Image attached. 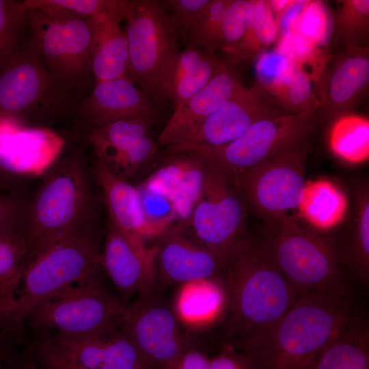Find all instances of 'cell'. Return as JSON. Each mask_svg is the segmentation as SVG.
Here are the masks:
<instances>
[{
  "mask_svg": "<svg viewBox=\"0 0 369 369\" xmlns=\"http://www.w3.org/2000/svg\"><path fill=\"white\" fill-rule=\"evenodd\" d=\"M353 316L344 288L313 292L267 329L235 344L253 369H310Z\"/></svg>",
  "mask_w": 369,
  "mask_h": 369,
  "instance_id": "1",
  "label": "cell"
},
{
  "mask_svg": "<svg viewBox=\"0 0 369 369\" xmlns=\"http://www.w3.org/2000/svg\"><path fill=\"white\" fill-rule=\"evenodd\" d=\"M220 280L230 311L228 336L234 344L274 324L301 297L264 245L248 238L226 258Z\"/></svg>",
  "mask_w": 369,
  "mask_h": 369,
  "instance_id": "2",
  "label": "cell"
},
{
  "mask_svg": "<svg viewBox=\"0 0 369 369\" xmlns=\"http://www.w3.org/2000/svg\"><path fill=\"white\" fill-rule=\"evenodd\" d=\"M100 235L95 223L55 242L0 286V329H18L31 311L64 286L98 271Z\"/></svg>",
  "mask_w": 369,
  "mask_h": 369,
  "instance_id": "3",
  "label": "cell"
},
{
  "mask_svg": "<svg viewBox=\"0 0 369 369\" xmlns=\"http://www.w3.org/2000/svg\"><path fill=\"white\" fill-rule=\"evenodd\" d=\"M28 210L25 264L68 234L96 223L97 210L83 152L60 156L44 175Z\"/></svg>",
  "mask_w": 369,
  "mask_h": 369,
  "instance_id": "4",
  "label": "cell"
},
{
  "mask_svg": "<svg viewBox=\"0 0 369 369\" xmlns=\"http://www.w3.org/2000/svg\"><path fill=\"white\" fill-rule=\"evenodd\" d=\"M86 93L55 75L31 37L0 72V115L46 127L74 117Z\"/></svg>",
  "mask_w": 369,
  "mask_h": 369,
  "instance_id": "5",
  "label": "cell"
},
{
  "mask_svg": "<svg viewBox=\"0 0 369 369\" xmlns=\"http://www.w3.org/2000/svg\"><path fill=\"white\" fill-rule=\"evenodd\" d=\"M316 126V113L313 112L270 117L255 122L226 145L190 148L179 153L202 158L232 180L271 160L308 147Z\"/></svg>",
  "mask_w": 369,
  "mask_h": 369,
  "instance_id": "6",
  "label": "cell"
},
{
  "mask_svg": "<svg viewBox=\"0 0 369 369\" xmlns=\"http://www.w3.org/2000/svg\"><path fill=\"white\" fill-rule=\"evenodd\" d=\"M26 14L31 37L47 68L86 93L94 79L92 16L53 8L28 10Z\"/></svg>",
  "mask_w": 369,
  "mask_h": 369,
  "instance_id": "7",
  "label": "cell"
},
{
  "mask_svg": "<svg viewBox=\"0 0 369 369\" xmlns=\"http://www.w3.org/2000/svg\"><path fill=\"white\" fill-rule=\"evenodd\" d=\"M274 225L262 244L301 296L344 288L338 256L326 240L290 216Z\"/></svg>",
  "mask_w": 369,
  "mask_h": 369,
  "instance_id": "8",
  "label": "cell"
},
{
  "mask_svg": "<svg viewBox=\"0 0 369 369\" xmlns=\"http://www.w3.org/2000/svg\"><path fill=\"white\" fill-rule=\"evenodd\" d=\"M128 46V77L157 101L160 74L179 51V36L167 10L158 0H121Z\"/></svg>",
  "mask_w": 369,
  "mask_h": 369,
  "instance_id": "9",
  "label": "cell"
},
{
  "mask_svg": "<svg viewBox=\"0 0 369 369\" xmlns=\"http://www.w3.org/2000/svg\"><path fill=\"white\" fill-rule=\"evenodd\" d=\"M124 306L101 284L97 271L45 298L27 320L38 328L55 329L59 334L81 336L115 323Z\"/></svg>",
  "mask_w": 369,
  "mask_h": 369,
  "instance_id": "10",
  "label": "cell"
},
{
  "mask_svg": "<svg viewBox=\"0 0 369 369\" xmlns=\"http://www.w3.org/2000/svg\"><path fill=\"white\" fill-rule=\"evenodd\" d=\"M206 164L203 189L188 228L198 243L226 260L247 238L245 200L232 180Z\"/></svg>",
  "mask_w": 369,
  "mask_h": 369,
  "instance_id": "11",
  "label": "cell"
},
{
  "mask_svg": "<svg viewBox=\"0 0 369 369\" xmlns=\"http://www.w3.org/2000/svg\"><path fill=\"white\" fill-rule=\"evenodd\" d=\"M308 150L275 159L230 180L256 212L276 224L303 200Z\"/></svg>",
  "mask_w": 369,
  "mask_h": 369,
  "instance_id": "12",
  "label": "cell"
},
{
  "mask_svg": "<svg viewBox=\"0 0 369 369\" xmlns=\"http://www.w3.org/2000/svg\"><path fill=\"white\" fill-rule=\"evenodd\" d=\"M289 113L257 83L245 86L240 79L229 99L210 115L186 141L168 146L177 154L195 148H213L226 145L243 133L255 122Z\"/></svg>",
  "mask_w": 369,
  "mask_h": 369,
  "instance_id": "13",
  "label": "cell"
},
{
  "mask_svg": "<svg viewBox=\"0 0 369 369\" xmlns=\"http://www.w3.org/2000/svg\"><path fill=\"white\" fill-rule=\"evenodd\" d=\"M118 323L154 369L161 368L190 348L182 337L175 313L155 301L141 298L125 305Z\"/></svg>",
  "mask_w": 369,
  "mask_h": 369,
  "instance_id": "14",
  "label": "cell"
},
{
  "mask_svg": "<svg viewBox=\"0 0 369 369\" xmlns=\"http://www.w3.org/2000/svg\"><path fill=\"white\" fill-rule=\"evenodd\" d=\"M151 124L139 118L116 120L89 128L85 139L96 161L129 182L156 154Z\"/></svg>",
  "mask_w": 369,
  "mask_h": 369,
  "instance_id": "15",
  "label": "cell"
},
{
  "mask_svg": "<svg viewBox=\"0 0 369 369\" xmlns=\"http://www.w3.org/2000/svg\"><path fill=\"white\" fill-rule=\"evenodd\" d=\"M64 146L63 136L51 128L29 126L0 115V174L3 176H43L62 155Z\"/></svg>",
  "mask_w": 369,
  "mask_h": 369,
  "instance_id": "16",
  "label": "cell"
},
{
  "mask_svg": "<svg viewBox=\"0 0 369 369\" xmlns=\"http://www.w3.org/2000/svg\"><path fill=\"white\" fill-rule=\"evenodd\" d=\"M369 85V46L344 50L331 57L314 83L318 109L329 123L352 111L366 97Z\"/></svg>",
  "mask_w": 369,
  "mask_h": 369,
  "instance_id": "17",
  "label": "cell"
},
{
  "mask_svg": "<svg viewBox=\"0 0 369 369\" xmlns=\"http://www.w3.org/2000/svg\"><path fill=\"white\" fill-rule=\"evenodd\" d=\"M156 246L148 247L109 220L105 247L100 252L102 266L124 298L146 293L154 282Z\"/></svg>",
  "mask_w": 369,
  "mask_h": 369,
  "instance_id": "18",
  "label": "cell"
},
{
  "mask_svg": "<svg viewBox=\"0 0 369 369\" xmlns=\"http://www.w3.org/2000/svg\"><path fill=\"white\" fill-rule=\"evenodd\" d=\"M154 102L128 78L94 83L74 118L88 128L132 118L153 123L158 117Z\"/></svg>",
  "mask_w": 369,
  "mask_h": 369,
  "instance_id": "19",
  "label": "cell"
},
{
  "mask_svg": "<svg viewBox=\"0 0 369 369\" xmlns=\"http://www.w3.org/2000/svg\"><path fill=\"white\" fill-rule=\"evenodd\" d=\"M53 340L62 351L90 369H154L120 328L118 321L88 334L57 333Z\"/></svg>",
  "mask_w": 369,
  "mask_h": 369,
  "instance_id": "20",
  "label": "cell"
},
{
  "mask_svg": "<svg viewBox=\"0 0 369 369\" xmlns=\"http://www.w3.org/2000/svg\"><path fill=\"white\" fill-rule=\"evenodd\" d=\"M141 184L167 197L174 204L178 223L174 228L184 232L188 228L205 182L207 164L197 156L178 153Z\"/></svg>",
  "mask_w": 369,
  "mask_h": 369,
  "instance_id": "21",
  "label": "cell"
},
{
  "mask_svg": "<svg viewBox=\"0 0 369 369\" xmlns=\"http://www.w3.org/2000/svg\"><path fill=\"white\" fill-rule=\"evenodd\" d=\"M160 238L156 246V263L167 280L184 284L220 279L226 262L222 257L174 228Z\"/></svg>",
  "mask_w": 369,
  "mask_h": 369,
  "instance_id": "22",
  "label": "cell"
},
{
  "mask_svg": "<svg viewBox=\"0 0 369 369\" xmlns=\"http://www.w3.org/2000/svg\"><path fill=\"white\" fill-rule=\"evenodd\" d=\"M226 66L216 53L186 45L164 66L156 86L158 100L167 99L176 109L206 86Z\"/></svg>",
  "mask_w": 369,
  "mask_h": 369,
  "instance_id": "23",
  "label": "cell"
},
{
  "mask_svg": "<svg viewBox=\"0 0 369 369\" xmlns=\"http://www.w3.org/2000/svg\"><path fill=\"white\" fill-rule=\"evenodd\" d=\"M238 80L234 68L226 64L206 86L174 109L159 137V143L170 146L189 139L229 99Z\"/></svg>",
  "mask_w": 369,
  "mask_h": 369,
  "instance_id": "24",
  "label": "cell"
},
{
  "mask_svg": "<svg viewBox=\"0 0 369 369\" xmlns=\"http://www.w3.org/2000/svg\"><path fill=\"white\" fill-rule=\"evenodd\" d=\"M121 0H112L104 11L92 16V71L95 83L128 78V46L120 26Z\"/></svg>",
  "mask_w": 369,
  "mask_h": 369,
  "instance_id": "25",
  "label": "cell"
},
{
  "mask_svg": "<svg viewBox=\"0 0 369 369\" xmlns=\"http://www.w3.org/2000/svg\"><path fill=\"white\" fill-rule=\"evenodd\" d=\"M94 174L102 191L109 220L145 241L154 238L144 215L137 187L113 174L97 161Z\"/></svg>",
  "mask_w": 369,
  "mask_h": 369,
  "instance_id": "26",
  "label": "cell"
},
{
  "mask_svg": "<svg viewBox=\"0 0 369 369\" xmlns=\"http://www.w3.org/2000/svg\"><path fill=\"white\" fill-rule=\"evenodd\" d=\"M348 206L347 195L339 184L322 178L307 181L298 209L300 217L311 227L327 231L344 220Z\"/></svg>",
  "mask_w": 369,
  "mask_h": 369,
  "instance_id": "27",
  "label": "cell"
},
{
  "mask_svg": "<svg viewBox=\"0 0 369 369\" xmlns=\"http://www.w3.org/2000/svg\"><path fill=\"white\" fill-rule=\"evenodd\" d=\"M310 369H369V330L353 316L323 349Z\"/></svg>",
  "mask_w": 369,
  "mask_h": 369,
  "instance_id": "28",
  "label": "cell"
},
{
  "mask_svg": "<svg viewBox=\"0 0 369 369\" xmlns=\"http://www.w3.org/2000/svg\"><path fill=\"white\" fill-rule=\"evenodd\" d=\"M226 294L220 279L182 284L176 301V312L186 325L201 327L215 320L222 310Z\"/></svg>",
  "mask_w": 369,
  "mask_h": 369,
  "instance_id": "29",
  "label": "cell"
},
{
  "mask_svg": "<svg viewBox=\"0 0 369 369\" xmlns=\"http://www.w3.org/2000/svg\"><path fill=\"white\" fill-rule=\"evenodd\" d=\"M327 145L333 155L348 165L366 163L369 158V120L350 111L329 123Z\"/></svg>",
  "mask_w": 369,
  "mask_h": 369,
  "instance_id": "30",
  "label": "cell"
},
{
  "mask_svg": "<svg viewBox=\"0 0 369 369\" xmlns=\"http://www.w3.org/2000/svg\"><path fill=\"white\" fill-rule=\"evenodd\" d=\"M279 27L269 1L252 0L249 23L247 30L228 56L226 64L235 68L246 62L254 61L261 53L275 44Z\"/></svg>",
  "mask_w": 369,
  "mask_h": 369,
  "instance_id": "31",
  "label": "cell"
},
{
  "mask_svg": "<svg viewBox=\"0 0 369 369\" xmlns=\"http://www.w3.org/2000/svg\"><path fill=\"white\" fill-rule=\"evenodd\" d=\"M265 91L289 113H316L319 107L314 82L289 59L282 76Z\"/></svg>",
  "mask_w": 369,
  "mask_h": 369,
  "instance_id": "32",
  "label": "cell"
},
{
  "mask_svg": "<svg viewBox=\"0 0 369 369\" xmlns=\"http://www.w3.org/2000/svg\"><path fill=\"white\" fill-rule=\"evenodd\" d=\"M334 3L331 42H339L344 50L369 46V1L338 0Z\"/></svg>",
  "mask_w": 369,
  "mask_h": 369,
  "instance_id": "33",
  "label": "cell"
},
{
  "mask_svg": "<svg viewBox=\"0 0 369 369\" xmlns=\"http://www.w3.org/2000/svg\"><path fill=\"white\" fill-rule=\"evenodd\" d=\"M275 48L296 64L314 83L331 57L296 29L280 33Z\"/></svg>",
  "mask_w": 369,
  "mask_h": 369,
  "instance_id": "34",
  "label": "cell"
},
{
  "mask_svg": "<svg viewBox=\"0 0 369 369\" xmlns=\"http://www.w3.org/2000/svg\"><path fill=\"white\" fill-rule=\"evenodd\" d=\"M26 13L21 1L0 0V72L25 40Z\"/></svg>",
  "mask_w": 369,
  "mask_h": 369,
  "instance_id": "35",
  "label": "cell"
},
{
  "mask_svg": "<svg viewBox=\"0 0 369 369\" xmlns=\"http://www.w3.org/2000/svg\"><path fill=\"white\" fill-rule=\"evenodd\" d=\"M334 19L333 10L323 1H305L295 28L322 50L327 51L332 42Z\"/></svg>",
  "mask_w": 369,
  "mask_h": 369,
  "instance_id": "36",
  "label": "cell"
},
{
  "mask_svg": "<svg viewBox=\"0 0 369 369\" xmlns=\"http://www.w3.org/2000/svg\"><path fill=\"white\" fill-rule=\"evenodd\" d=\"M232 0H211L204 13L189 31L186 45L210 53L221 49L225 12Z\"/></svg>",
  "mask_w": 369,
  "mask_h": 369,
  "instance_id": "37",
  "label": "cell"
},
{
  "mask_svg": "<svg viewBox=\"0 0 369 369\" xmlns=\"http://www.w3.org/2000/svg\"><path fill=\"white\" fill-rule=\"evenodd\" d=\"M139 190L142 210L154 238H160L174 228L177 213L172 202L166 196L148 190L141 184Z\"/></svg>",
  "mask_w": 369,
  "mask_h": 369,
  "instance_id": "38",
  "label": "cell"
},
{
  "mask_svg": "<svg viewBox=\"0 0 369 369\" xmlns=\"http://www.w3.org/2000/svg\"><path fill=\"white\" fill-rule=\"evenodd\" d=\"M353 259L356 273L366 281L369 272V193L366 186L357 193Z\"/></svg>",
  "mask_w": 369,
  "mask_h": 369,
  "instance_id": "39",
  "label": "cell"
},
{
  "mask_svg": "<svg viewBox=\"0 0 369 369\" xmlns=\"http://www.w3.org/2000/svg\"><path fill=\"white\" fill-rule=\"evenodd\" d=\"M29 251L25 231L0 235V286L12 279L23 268Z\"/></svg>",
  "mask_w": 369,
  "mask_h": 369,
  "instance_id": "40",
  "label": "cell"
},
{
  "mask_svg": "<svg viewBox=\"0 0 369 369\" xmlns=\"http://www.w3.org/2000/svg\"><path fill=\"white\" fill-rule=\"evenodd\" d=\"M252 0H232L223 17L221 51L228 56L244 36L249 23Z\"/></svg>",
  "mask_w": 369,
  "mask_h": 369,
  "instance_id": "41",
  "label": "cell"
},
{
  "mask_svg": "<svg viewBox=\"0 0 369 369\" xmlns=\"http://www.w3.org/2000/svg\"><path fill=\"white\" fill-rule=\"evenodd\" d=\"M29 202L18 191L0 193V235L26 232Z\"/></svg>",
  "mask_w": 369,
  "mask_h": 369,
  "instance_id": "42",
  "label": "cell"
},
{
  "mask_svg": "<svg viewBox=\"0 0 369 369\" xmlns=\"http://www.w3.org/2000/svg\"><path fill=\"white\" fill-rule=\"evenodd\" d=\"M211 0H162L180 39L185 44L189 31L204 13Z\"/></svg>",
  "mask_w": 369,
  "mask_h": 369,
  "instance_id": "43",
  "label": "cell"
},
{
  "mask_svg": "<svg viewBox=\"0 0 369 369\" xmlns=\"http://www.w3.org/2000/svg\"><path fill=\"white\" fill-rule=\"evenodd\" d=\"M21 2L26 11L53 8L90 17L106 10L112 0H25Z\"/></svg>",
  "mask_w": 369,
  "mask_h": 369,
  "instance_id": "44",
  "label": "cell"
},
{
  "mask_svg": "<svg viewBox=\"0 0 369 369\" xmlns=\"http://www.w3.org/2000/svg\"><path fill=\"white\" fill-rule=\"evenodd\" d=\"M33 352L42 369H90L58 347L52 338L40 339Z\"/></svg>",
  "mask_w": 369,
  "mask_h": 369,
  "instance_id": "45",
  "label": "cell"
},
{
  "mask_svg": "<svg viewBox=\"0 0 369 369\" xmlns=\"http://www.w3.org/2000/svg\"><path fill=\"white\" fill-rule=\"evenodd\" d=\"M254 61L256 83L265 90L282 76L288 59L274 47L261 53Z\"/></svg>",
  "mask_w": 369,
  "mask_h": 369,
  "instance_id": "46",
  "label": "cell"
},
{
  "mask_svg": "<svg viewBox=\"0 0 369 369\" xmlns=\"http://www.w3.org/2000/svg\"><path fill=\"white\" fill-rule=\"evenodd\" d=\"M161 369H210V359L202 352L189 348Z\"/></svg>",
  "mask_w": 369,
  "mask_h": 369,
  "instance_id": "47",
  "label": "cell"
},
{
  "mask_svg": "<svg viewBox=\"0 0 369 369\" xmlns=\"http://www.w3.org/2000/svg\"><path fill=\"white\" fill-rule=\"evenodd\" d=\"M210 369H253V367L243 354L226 348L210 359Z\"/></svg>",
  "mask_w": 369,
  "mask_h": 369,
  "instance_id": "48",
  "label": "cell"
},
{
  "mask_svg": "<svg viewBox=\"0 0 369 369\" xmlns=\"http://www.w3.org/2000/svg\"><path fill=\"white\" fill-rule=\"evenodd\" d=\"M9 347L4 337L0 336V369L3 368V366L9 357Z\"/></svg>",
  "mask_w": 369,
  "mask_h": 369,
  "instance_id": "49",
  "label": "cell"
},
{
  "mask_svg": "<svg viewBox=\"0 0 369 369\" xmlns=\"http://www.w3.org/2000/svg\"><path fill=\"white\" fill-rule=\"evenodd\" d=\"M12 369H40L33 357H27L19 362Z\"/></svg>",
  "mask_w": 369,
  "mask_h": 369,
  "instance_id": "50",
  "label": "cell"
},
{
  "mask_svg": "<svg viewBox=\"0 0 369 369\" xmlns=\"http://www.w3.org/2000/svg\"><path fill=\"white\" fill-rule=\"evenodd\" d=\"M4 177L0 174V193H5L6 191H8L5 189V184H3V180Z\"/></svg>",
  "mask_w": 369,
  "mask_h": 369,
  "instance_id": "51",
  "label": "cell"
}]
</instances>
